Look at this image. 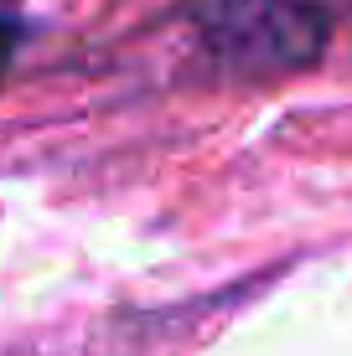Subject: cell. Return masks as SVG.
<instances>
[{"label":"cell","instance_id":"6da1fadb","mask_svg":"<svg viewBox=\"0 0 352 356\" xmlns=\"http://www.w3.org/2000/svg\"><path fill=\"white\" fill-rule=\"evenodd\" d=\"M197 26L213 67L254 83L316 67L332 42V16L316 0H208Z\"/></svg>","mask_w":352,"mask_h":356}]
</instances>
